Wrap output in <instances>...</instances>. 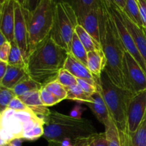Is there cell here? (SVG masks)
<instances>
[{
  "label": "cell",
  "instance_id": "obj_1",
  "mask_svg": "<svg viewBox=\"0 0 146 146\" xmlns=\"http://www.w3.org/2000/svg\"><path fill=\"white\" fill-rule=\"evenodd\" d=\"M68 54L49 35L30 52L27 62L29 76L42 86L55 81Z\"/></svg>",
  "mask_w": 146,
  "mask_h": 146
},
{
  "label": "cell",
  "instance_id": "obj_2",
  "mask_svg": "<svg viewBox=\"0 0 146 146\" xmlns=\"http://www.w3.org/2000/svg\"><path fill=\"white\" fill-rule=\"evenodd\" d=\"M101 1L99 9L100 44L106 59L104 71L115 85L124 88L122 63L125 47L120 38L106 0Z\"/></svg>",
  "mask_w": 146,
  "mask_h": 146
},
{
  "label": "cell",
  "instance_id": "obj_3",
  "mask_svg": "<svg viewBox=\"0 0 146 146\" xmlns=\"http://www.w3.org/2000/svg\"><path fill=\"white\" fill-rule=\"evenodd\" d=\"M44 138L48 142H69L75 146L97 131L91 121L50 111L44 125Z\"/></svg>",
  "mask_w": 146,
  "mask_h": 146
},
{
  "label": "cell",
  "instance_id": "obj_4",
  "mask_svg": "<svg viewBox=\"0 0 146 146\" xmlns=\"http://www.w3.org/2000/svg\"><path fill=\"white\" fill-rule=\"evenodd\" d=\"M56 6L54 0H41L31 12L23 7L28 29L29 54L50 35L55 19Z\"/></svg>",
  "mask_w": 146,
  "mask_h": 146
},
{
  "label": "cell",
  "instance_id": "obj_5",
  "mask_svg": "<svg viewBox=\"0 0 146 146\" xmlns=\"http://www.w3.org/2000/svg\"><path fill=\"white\" fill-rule=\"evenodd\" d=\"M98 82L110 116L120 132L123 133L126 128L128 103L133 94L115 85L104 71Z\"/></svg>",
  "mask_w": 146,
  "mask_h": 146
},
{
  "label": "cell",
  "instance_id": "obj_6",
  "mask_svg": "<svg viewBox=\"0 0 146 146\" xmlns=\"http://www.w3.org/2000/svg\"><path fill=\"white\" fill-rule=\"evenodd\" d=\"M78 24V19L72 7L64 1L57 3L55 19L50 36L68 54L71 53L73 35Z\"/></svg>",
  "mask_w": 146,
  "mask_h": 146
},
{
  "label": "cell",
  "instance_id": "obj_7",
  "mask_svg": "<svg viewBox=\"0 0 146 146\" xmlns=\"http://www.w3.org/2000/svg\"><path fill=\"white\" fill-rule=\"evenodd\" d=\"M122 77L124 88L132 94L146 89V74L127 51H125L123 57Z\"/></svg>",
  "mask_w": 146,
  "mask_h": 146
},
{
  "label": "cell",
  "instance_id": "obj_8",
  "mask_svg": "<svg viewBox=\"0 0 146 146\" xmlns=\"http://www.w3.org/2000/svg\"><path fill=\"white\" fill-rule=\"evenodd\" d=\"M106 2L108 9H109L113 19L117 31L119 34L121 41L123 44V46L125 47V51H128L129 54H131L133 56V57L136 60L137 62L139 64L142 69L146 74V65L145 61H144L143 57L141 56L132 36L128 32V29H126L123 21L119 8L115 4H113L111 0H106Z\"/></svg>",
  "mask_w": 146,
  "mask_h": 146
},
{
  "label": "cell",
  "instance_id": "obj_9",
  "mask_svg": "<svg viewBox=\"0 0 146 146\" xmlns=\"http://www.w3.org/2000/svg\"><path fill=\"white\" fill-rule=\"evenodd\" d=\"M146 111V89L133 94L130 99L127 111L125 130L130 133L135 132L142 122Z\"/></svg>",
  "mask_w": 146,
  "mask_h": 146
},
{
  "label": "cell",
  "instance_id": "obj_10",
  "mask_svg": "<svg viewBox=\"0 0 146 146\" xmlns=\"http://www.w3.org/2000/svg\"><path fill=\"white\" fill-rule=\"evenodd\" d=\"M14 41L21 50L23 58L27 64L29 52V35L27 20L24 8L17 2L15 3V22L14 29Z\"/></svg>",
  "mask_w": 146,
  "mask_h": 146
},
{
  "label": "cell",
  "instance_id": "obj_11",
  "mask_svg": "<svg viewBox=\"0 0 146 146\" xmlns=\"http://www.w3.org/2000/svg\"><path fill=\"white\" fill-rule=\"evenodd\" d=\"M15 0H7L2 4L0 17V29L9 42L14 41L15 22Z\"/></svg>",
  "mask_w": 146,
  "mask_h": 146
},
{
  "label": "cell",
  "instance_id": "obj_12",
  "mask_svg": "<svg viewBox=\"0 0 146 146\" xmlns=\"http://www.w3.org/2000/svg\"><path fill=\"white\" fill-rule=\"evenodd\" d=\"M120 12L122 17L123 21L128 29V32L132 36L146 65V35L143 31V29L138 27L137 24L133 22L121 9H120Z\"/></svg>",
  "mask_w": 146,
  "mask_h": 146
},
{
  "label": "cell",
  "instance_id": "obj_13",
  "mask_svg": "<svg viewBox=\"0 0 146 146\" xmlns=\"http://www.w3.org/2000/svg\"><path fill=\"white\" fill-rule=\"evenodd\" d=\"M64 68L69 71L76 78L84 80L92 85H97L95 77L88 70V67L76 59L71 54H68Z\"/></svg>",
  "mask_w": 146,
  "mask_h": 146
},
{
  "label": "cell",
  "instance_id": "obj_14",
  "mask_svg": "<svg viewBox=\"0 0 146 146\" xmlns=\"http://www.w3.org/2000/svg\"><path fill=\"white\" fill-rule=\"evenodd\" d=\"M98 79L99 78H96V82L98 86V91L92 95L93 99H94L93 102L86 103L85 104L91 108L97 119L105 125L109 122L111 117L110 116L108 108L106 105L104 97L101 94V86L98 82Z\"/></svg>",
  "mask_w": 146,
  "mask_h": 146
},
{
  "label": "cell",
  "instance_id": "obj_15",
  "mask_svg": "<svg viewBox=\"0 0 146 146\" xmlns=\"http://www.w3.org/2000/svg\"><path fill=\"white\" fill-rule=\"evenodd\" d=\"M18 98L25 104L37 116L45 121L50 113V110L43 105L40 96V90L29 91L18 96Z\"/></svg>",
  "mask_w": 146,
  "mask_h": 146
},
{
  "label": "cell",
  "instance_id": "obj_16",
  "mask_svg": "<svg viewBox=\"0 0 146 146\" xmlns=\"http://www.w3.org/2000/svg\"><path fill=\"white\" fill-rule=\"evenodd\" d=\"M15 111L7 108L1 113L0 127L5 128L14 135L15 138H21L23 136V124L14 115Z\"/></svg>",
  "mask_w": 146,
  "mask_h": 146
},
{
  "label": "cell",
  "instance_id": "obj_17",
  "mask_svg": "<svg viewBox=\"0 0 146 146\" xmlns=\"http://www.w3.org/2000/svg\"><path fill=\"white\" fill-rule=\"evenodd\" d=\"M99 9L100 7L88 13L84 18L78 21V24L82 26L88 34L100 44Z\"/></svg>",
  "mask_w": 146,
  "mask_h": 146
},
{
  "label": "cell",
  "instance_id": "obj_18",
  "mask_svg": "<svg viewBox=\"0 0 146 146\" xmlns=\"http://www.w3.org/2000/svg\"><path fill=\"white\" fill-rule=\"evenodd\" d=\"M69 4L75 11L78 21L84 18L88 13L101 7V0H61Z\"/></svg>",
  "mask_w": 146,
  "mask_h": 146
},
{
  "label": "cell",
  "instance_id": "obj_19",
  "mask_svg": "<svg viewBox=\"0 0 146 146\" xmlns=\"http://www.w3.org/2000/svg\"><path fill=\"white\" fill-rule=\"evenodd\" d=\"M29 76L27 68L8 64L7 71L1 82V85L6 88L13 89L19 82Z\"/></svg>",
  "mask_w": 146,
  "mask_h": 146
},
{
  "label": "cell",
  "instance_id": "obj_20",
  "mask_svg": "<svg viewBox=\"0 0 146 146\" xmlns=\"http://www.w3.org/2000/svg\"><path fill=\"white\" fill-rule=\"evenodd\" d=\"M106 59L102 51L96 50L88 52L87 67L96 78H100L105 69Z\"/></svg>",
  "mask_w": 146,
  "mask_h": 146
},
{
  "label": "cell",
  "instance_id": "obj_21",
  "mask_svg": "<svg viewBox=\"0 0 146 146\" xmlns=\"http://www.w3.org/2000/svg\"><path fill=\"white\" fill-rule=\"evenodd\" d=\"M75 33L77 34L84 46L85 47L87 52L96 51V50L102 51L101 45L98 43H97L91 35L88 34V32L84 29V27L81 25L78 24L76 27Z\"/></svg>",
  "mask_w": 146,
  "mask_h": 146
},
{
  "label": "cell",
  "instance_id": "obj_22",
  "mask_svg": "<svg viewBox=\"0 0 146 146\" xmlns=\"http://www.w3.org/2000/svg\"><path fill=\"white\" fill-rule=\"evenodd\" d=\"M67 92L66 99L74 100L78 103L86 104V103L93 102L92 95L86 93L79 86H72L70 87H65Z\"/></svg>",
  "mask_w": 146,
  "mask_h": 146
},
{
  "label": "cell",
  "instance_id": "obj_23",
  "mask_svg": "<svg viewBox=\"0 0 146 146\" xmlns=\"http://www.w3.org/2000/svg\"><path fill=\"white\" fill-rule=\"evenodd\" d=\"M76 59L81 61L82 64L87 66L88 64V52L86 50L85 47L82 44L81 41H80L79 38L77 34L74 32L73 35L72 41H71V53Z\"/></svg>",
  "mask_w": 146,
  "mask_h": 146
},
{
  "label": "cell",
  "instance_id": "obj_24",
  "mask_svg": "<svg viewBox=\"0 0 146 146\" xmlns=\"http://www.w3.org/2000/svg\"><path fill=\"white\" fill-rule=\"evenodd\" d=\"M41 87L42 86L31 79L29 76H27V78H24L20 82H19L12 90L16 96L18 97L29 91L40 90Z\"/></svg>",
  "mask_w": 146,
  "mask_h": 146
},
{
  "label": "cell",
  "instance_id": "obj_25",
  "mask_svg": "<svg viewBox=\"0 0 146 146\" xmlns=\"http://www.w3.org/2000/svg\"><path fill=\"white\" fill-rule=\"evenodd\" d=\"M105 134L109 146H121L120 131L112 118L105 125Z\"/></svg>",
  "mask_w": 146,
  "mask_h": 146
},
{
  "label": "cell",
  "instance_id": "obj_26",
  "mask_svg": "<svg viewBox=\"0 0 146 146\" xmlns=\"http://www.w3.org/2000/svg\"><path fill=\"white\" fill-rule=\"evenodd\" d=\"M125 15L138 27L143 28L142 21L140 16L139 7L137 0H125V6L123 10Z\"/></svg>",
  "mask_w": 146,
  "mask_h": 146
},
{
  "label": "cell",
  "instance_id": "obj_27",
  "mask_svg": "<svg viewBox=\"0 0 146 146\" xmlns=\"http://www.w3.org/2000/svg\"><path fill=\"white\" fill-rule=\"evenodd\" d=\"M10 44H11V49H10L8 61H7L8 64L11 66L24 67V68H27V64H26L25 61L23 58L21 50L19 49V46L14 41L10 42Z\"/></svg>",
  "mask_w": 146,
  "mask_h": 146
},
{
  "label": "cell",
  "instance_id": "obj_28",
  "mask_svg": "<svg viewBox=\"0 0 146 146\" xmlns=\"http://www.w3.org/2000/svg\"><path fill=\"white\" fill-rule=\"evenodd\" d=\"M130 135L132 146H146V111L138 129Z\"/></svg>",
  "mask_w": 146,
  "mask_h": 146
},
{
  "label": "cell",
  "instance_id": "obj_29",
  "mask_svg": "<svg viewBox=\"0 0 146 146\" xmlns=\"http://www.w3.org/2000/svg\"><path fill=\"white\" fill-rule=\"evenodd\" d=\"M16 95L12 89L6 88L0 84V114L8 108L9 104Z\"/></svg>",
  "mask_w": 146,
  "mask_h": 146
},
{
  "label": "cell",
  "instance_id": "obj_30",
  "mask_svg": "<svg viewBox=\"0 0 146 146\" xmlns=\"http://www.w3.org/2000/svg\"><path fill=\"white\" fill-rule=\"evenodd\" d=\"M44 86H45L47 90H48L51 94H54L61 101L64 99H66L67 92L66 88L64 86L61 85L57 80L51 81Z\"/></svg>",
  "mask_w": 146,
  "mask_h": 146
},
{
  "label": "cell",
  "instance_id": "obj_31",
  "mask_svg": "<svg viewBox=\"0 0 146 146\" xmlns=\"http://www.w3.org/2000/svg\"><path fill=\"white\" fill-rule=\"evenodd\" d=\"M56 80L64 87H70L78 84L77 78L64 68L60 70Z\"/></svg>",
  "mask_w": 146,
  "mask_h": 146
},
{
  "label": "cell",
  "instance_id": "obj_32",
  "mask_svg": "<svg viewBox=\"0 0 146 146\" xmlns=\"http://www.w3.org/2000/svg\"><path fill=\"white\" fill-rule=\"evenodd\" d=\"M82 143H86L89 146H109L105 133H97L95 135H91L87 139L81 141L76 145Z\"/></svg>",
  "mask_w": 146,
  "mask_h": 146
},
{
  "label": "cell",
  "instance_id": "obj_33",
  "mask_svg": "<svg viewBox=\"0 0 146 146\" xmlns=\"http://www.w3.org/2000/svg\"><path fill=\"white\" fill-rule=\"evenodd\" d=\"M44 121L40 122L31 130L24 132L23 133L22 139L28 140V141H35V140L39 138L40 137L43 136L44 133Z\"/></svg>",
  "mask_w": 146,
  "mask_h": 146
},
{
  "label": "cell",
  "instance_id": "obj_34",
  "mask_svg": "<svg viewBox=\"0 0 146 146\" xmlns=\"http://www.w3.org/2000/svg\"><path fill=\"white\" fill-rule=\"evenodd\" d=\"M40 96L43 105L46 107L51 106L61 102V101L54 94H51L48 90H47L45 86H42L40 89Z\"/></svg>",
  "mask_w": 146,
  "mask_h": 146
},
{
  "label": "cell",
  "instance_id": "obj_35",
  "mask_svg": "<svg viewBox=\"0 0 146 146\" xmlns=\"http://www.w3.org/2000/svg\"><path fill=\"white\" fill-rule=\"evenodd\" d=\"M14 115L22 124L26 123L31 121L34 118L38 117L31 109L27 110V111H15L14 113Z\"/></svg>",
  "mask_w": 146,
  "mask_h": 146
},
{
  "label": "cell",
  "instance_id": "obj_36",
  "mask_svg": "<svg viewBox=\"0 0 146 146\" xmlns=\"http://www.w3.org/2000/svg\"><path fill=\"white\" fill-rule=\"evenodd\" d=\"M8 108L11 110H14L15 111H27L29 110L30 108L26 105L25 104L22 102L18 97L16 96L15 98H13L11 101L10 104H9Z\"/></svg>",
  "mask_w": 146,
  "mask_h": 146
},
{
  "label": "cell",
  "instance_id": "obj_37",
  "mask_svg": "<svg viewBox=\"0 0 146 146\" xmlns=\"http://www.w3.org/2000/svg\"><path fill=\"white\" fill-rule=\"evenodd\" d=\"M77 82H78V85L85 91L87 94H90V95H93L97 92L98 91V86H94L92 84H89L87 81H84L83 79H80V78H77Z\"/></svg>",
  "mask_w": 146,
  "mask_h": 146
},
{
  "label": "cell",
  "instance_id": "obj_38",
  "mask_svg": "<svg viewBox=\"0 0 146 146\" xmlns=\"http://www.w3.org/2000/svg\"><path fill=\"white\" fill-rule=\"evenodd\" d=\"M143 28H146V0H137Z\"/></svg>",
  "mask_w": 146,
  "mask_h": 146
},
{
  "label": "cell",
  "instance_id": "obj_39",
  "mask_svg": "<svg viewBox=\"0 0 146 146\" xmlns=\"http://www.w3.org/2000/svg\"><path fill=\"white\" fill-rule=\"evenodd\" d=\"M10 49H11V44L9 41H7L5 44H3L1 46V51H0V59L2 61L7 62L8 61L9 54Z\"/></svg>",
  "mask_w": 146,
  "mask_h": 146
},
{
  "label": "cell",
  "instance_id": "obj_40",
  "mask_svg": "<svg viewBox=\"0 0 146 146\" xmlns=\"http://www.w3.org/2000/svg\"><path fill=\"white\" fill-rule=\"evenodd\" d=\"M41 1V0H25V3H24V5L23 6V7L27 11L31 12L38 7Z\"/></svg>",
  "mask_w": 146,
  "mask_h": 146
},
{
  "label": "cell",
  "instance_id": "obj_41",
  "mask_svg": "<svg viewBox=\"0 0 146 146\" xmlns=\"http://www.w3.org/2000/svg\"><path fill=\"white\" fill-rule=\"evenodd\" d=\"M121 138V146H132L130 133L125 130L123 133L120 132Z\"/></svg>",
  "mask_w": 146,
  "mask_h": 146
},
{
  "label": "cell",
  "instance_id": "obj_42",
  "mask_svg": "<svg viewBox=\"0 0 146 146\" xmlns=\"http://www.w3.org/2000/svg\"><path fill=\"white\" fill-rule=\"evenodd\" d=\"M83 108L81 106H76L74 109L71 112V116L77 118H81V114H82Z\"/></svg>",
  "mask_w": 146,
  "mask_h": 146
},
{
  "label": "cell",
  "instance_id": "obj_43",
  "mask_svg": "<svg viewBox=\"0 0 146 146\" xmlns=\"http://www.w3.org/2000/svg\"><path fill=\"white\" fill-rule=\"evenodd\" d=\"M8 67V63L0 59V84L4 78Z\"/></svg>",
  "mask_w": 146,
  "mask_h": 146
},
{
  "label": "cell",
  "instance_id": "obj_44",
  "mask_svg": "<svg viewBox=\"0 0 146 146\" xmlns=\"http://www.w3.org/2000/svg\"><path fill=\"white\" fill-rule=\"evenodd\" d=\"M47 146H74L72 144L70 143L69 142H54V141H51L48 142V144Z\"/></svg>",
  "mask_w": 146,
  "mask_h": 146
},
{
  "label": "cell",
  "instance_id": "obj_45",
  "mask_svg": "<svg viewBox=\"0 0 146 146\" xmlns=\"http://www.w3.org/2000/svg\"><path fill=\"white\" fill-rule=\"evenodd\" d=\"M113 4H115L120 9L123 10L124 9L125 6V0H111Z\"/></svg>",
  "mask_w": 146,
  "mask_h": 146
},
{
  "label": "cell",
  "instance_id": "obj_46",
  "mask_svg": "<svg viewBox=\"0 0 146 146\" xmlns=\"http://www.w3.org/2000/svg\"><path fill=\"white\" fill-rule=\"evenodd\" d=\"M4 146H21V138H16Z\"/></svg>",
  "mask_w": 146,
  "mask_h": 146
},
{
  "label": "cell",
  "instance_id": "obj_47",
  "mask_svg": "<svg viewBox=\"0 0 146 146\" xmlns=\"http://www.w3.org/2000/svg\"><path fill=\"white\" fill-rule=\"evenodd\" d=\"M7 41V38L5 37V36L4 35V34L2 33V31L0 29V47L3 45L4 44H5Z\"/></svg>",
  "mask_w": 146,
  "mask_h": 146
},
{
  "label": "cell",
  "instance_id": "obj_48",
  "mask_svg": "<svg viewBox=\"0 0 146 146\" xmlns=\"http://www.w3.org/2000/svg\"><path fill=\"white\" fill-rule=\"evenodd\" d=\"M16 2H17L18 4H19L21 6H24V3H25V0H15Z\"/></svg>",
  "mask_w": 146,
  "mask_h": 146
},
{
  "label": "cell",
  "instance_id": "obj_49",
  "mask_svg": "<svg viewBox=\"0 0 146 146\" xmlns=\"http://www.w3.org/2000/svg\"><path fill=\"white\" fill-rule=\"evenodd\" d=\"M76 146H89V145H87V144H86V143H82V144H80V145H76Z\"/></svg>",
  "mask_w": 146,
  "mask_h": 146
},
{
  "label": "cell",
  "instance_id": "obj_50",
  "mask_svg": "<svg viewBox=\"0 0 146 146\" xmlns=\"http://www.w3.org/2000/svg\"><path fill=\"white\" fill-rule=\"evenodd\" d=\"M6 1H7V0H0V4H3Z\"/></svg>",
  "mask_w": 146,
  "mask_h": 146
},
{
  "label": "cell",
  "instance_id": "obj_51",
  "mask_svg": "<svg viewBox=\"0 0 146 146\" xmlns=\"http://www.w3.org/2000/svg\"><path fill=\"white\" fill-rule=\"evenodd\" d=\"M1 8H2V4H0V17H1Z\"/></svg>",
  "mask_w": 146,
  "mask_h": 146
},
{
  "label": "cell",
  "instance_id": "obj_52",
  "mask_svg": "<svg viewBox=\"0 0 146 146\" xmlns=\"http://www.w3.org/2000/svg\"><path fill=\"white\" fill-rule=\"evenodd\" d=\"M143 31H144V32H145V35H146V28L143 29Z\"/></svg>",
  "mask_w": 146,
  "mask_h": 146
},
{
  "label": "cell",
  "instance_id": "obj_53",
  "mask_svg": "<svg viewBox=\"0 0 146 146\" xmlns=\"http://www.w3.org/2000/svg\"><path fill=\"white\" fill-rule=\"evenodd\" d=\"M0 121H1V114H0Z\"/></svg>",
  "mask_w": 146,
  "mask_h": 146
},
{
  "label": "cell",
  "instance_id": "obj_54",
  "mask_svg": "<svg viewBox=\"0 0 146 146\" xmlns=\"http://www.w3.org/2000/svg\"><path fill=\"white\" fill-rule=\"evenodd\" d=\"M0 51H1V47H0Z\"/></svg>",
  "mask_w": 146,
  "mask_h": 146
}]
</instances>
